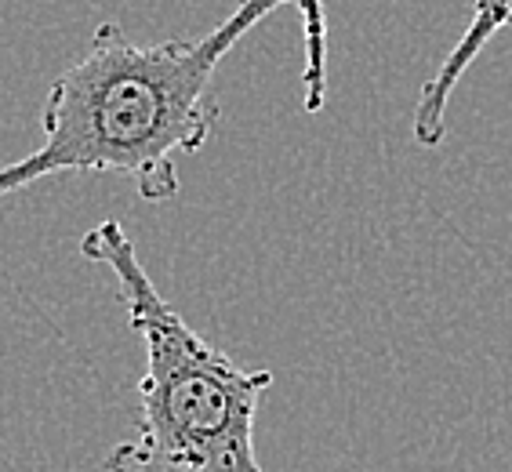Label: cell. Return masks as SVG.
Returning <instances> with one entry per match:
<instances>
[{
  "label": "cell",
  "mask_w": 512,
  "mask_h": 472,
  "mask_svg": "<svg viewBox=\"0 0 512 472\" xmlns=\"http://www.w3.org/2000/svg\"><path fill=\"white\" fill-rule=\"evenodd\" d=\"M298 0H240L197 40H131L102 22L48 91L30 157L0 168V197L51 175H128L149 204L178 197V160L197 157L222 106L215 73L258 22Z\"/></svg>",
  "instance_id": "6da1fadb"
},
{
  "label": "cell",
  "mask_w": 512,
  "mask_h": 472,
  "mask_svg": "<svg viewBox=\"0 0 512 472\" xmlns=\"http://www.w3.org/2000/svg\"><path fill=\"white\" fill-rule=\"evenodd\" d=\"M80 255L106 266L128 324L146 349L138 429L106 454V472H266L255 454V418L273 371H247L175 313L120 222L84 233Z\"/></svg>",
  "instance_id": "7a4b0ae2"
},
{
  "label": "cell",
  "mask_w": 512,
  "mask_h": 472,
  "mask_svg": "<svg viewBox=\"0 0 512 472\" xmlns=\"http://www.w3.org/2000/svg\"><path fill=\"white\" fill-rule=\"evenodd\" d=\"M512 26V0H476L473 4V19L465 26V33L458 37L447 59L440 62L433 77L425 80L422 91H418V106H414V142L418 146H440L447 131V106L454 99V88L458 80L469 73V66L476 62L487 44L502 30Z\"/></svg>",
  "instance_id": "3957f363"
},
{
  "label": "cell",
  "mask_w": 512,
  "mask_h": 472,
  "mask_svg": "<svg viewBox=\"0 0 512 472\" xmlns=\"http://www.w3.org/2000/svg\"><path fill=\"white\" fill-rule=\"evenodd\" d=\"M302 15V44H306V69H302V106L320 113L327 99V19L324 0H298Z\"/></svg>",
  "instance_id": "277c9868"
}]
</instances>
